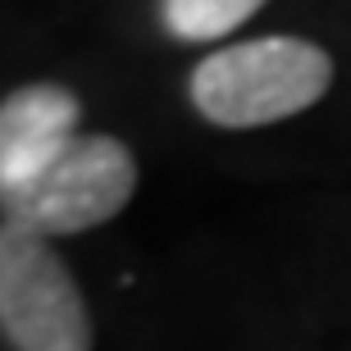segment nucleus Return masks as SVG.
Instances as JSON below:
<instances>
[{
	"instance_id": "f03ea898",
	"label": "nucleus",
	"mask_w": 351,
	"mask_h": 351,
	"mask_svg": "<svg viewBox=\"0 0 351 351\" xmlns=\"http://www.w3.org/2000/svg\"><path fill=\"white\" fill-rule=\"evenodd\" d=\"M137 192V160L110 132H78L55 160L32 178L0 192L5 223H19L37 237H73L101 228Z\"/></svg>"
},
{
	"instance_id": "39448f33",
	"label": "nucleus",
	"mask_w": 351,
	"mask_h": 351,
	"mask_svg": "<svg viewBox=\"0 0 351 351\" xmlns=\"http://www.w3.org/2000/svg\"><path fill=\"white\" fill-rule=\"evenodd\" d=\"M265 0H160L165 27L178 41H215L223 32H237L261 14Z\"/></svg>"
},
{
	"instance_id": "7ed1b4c3",
	"label": "nucleus",
	"mask_w": 351,
	"mask_h": 351,
	"mask_svg": "<svg viewBox=\"0 0 351 351\" xmlns=\"http://www.w3.org/2000/svg\"><path fill=\"white\" fill-rule=\"evenodd\" d=\"M0 333L14 351H91V311L46 237L0 223Z\"/></svg>"
},
{
	"instance_id": "f257e3e1",
	"label": "nucleus",
	"mask_w": 351,
	"mask_h": 351,
	"mask_svg": "<svg viewBox=\"0 0 351 351\" xmlns=\"http://www.w3.org/2000/svg\"><path fill=\"white\" fill-rule=\"evenodd\" d=\"M333 87V55L306 37H256L210 51L192 69L187 96L219 128H265L306 114Z\"/></svg>"
},
{
	"instance_id": "20e7f679",
	"label": "nucleus",
	"mask_w": 351,
	"mask_h": 351,
	"mask_svg": "<svg viewBox=\"0 0 351 351\" xmlns=\"http://www.w3.org/2000/svg\"><path fill=\"white\" fill-rule=\"evenodd\" d=\"M78 96L60 82H27L0 101V192L55 160L78 137Z\"/></svg>"
}]
</instances>
